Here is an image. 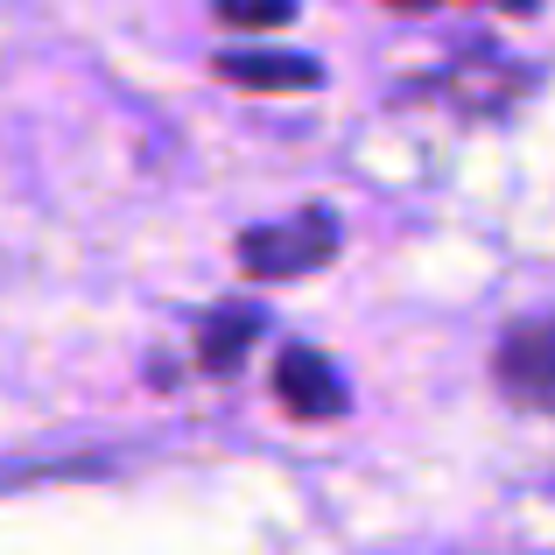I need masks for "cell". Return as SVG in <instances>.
<instances>
[{
    "mask_svg": "<svg viewBox=\"0 0 555 555\" xmlns=\"http://www.w3.org/2000/svg\"><path fill=\"white\" fill-rule=\"evenodd\" d=\"M338 218L324 211V204H302L288 225H254L240 240V260H246V274H274V282H296V274H310V268H324L331 254H338Z\"/></svg>",
    "mask_w": 555,
    "mask_h": 555,
    "instance_id": "obj_1",
    "label": "cell"
},
{
    "mask_svg": "<svg viewBox=\"0 0 555 555\" xmlns=\"http://www.w3.org/2000/svg\"><path fill=\"white\" fill-rule=\"evenodd\" d=\"M274 393H282L288 415L302 422H324L345 408V387H338V366H331L324 352H310V345H288L282 359H274Z\"/></svg>",
    "mask_w": 555,
    "mask_h": 555,
    "instance_id": "obj_2",
    "label": "cell"
},
{
    "mask_svg": "<svg viewBox=\"0 0 555 555\" xmlns=\"http://www.w3.org/2000/svg\"><path fill=\"white\" fill-rule=\"evenodd\" d=\"M500 379L528 401H555V317H528L500 338Z\"/></svg>",
    "mask_w": 555,
    "mask_h": 555,
    "instance_id": "obj_3",
    "label": "cell"
},
{
    "mask_svg": "<svg viewBox=\"0 0 555 555\" xmlns=\"http://www.w3.org/2000/svg\"><path fill=\"white\" fill-rule=\"evenodd\" d=\"M218 70H225L232 85H254V92H274V85H317V78H324V70L310 64V56H274V50H268V56H246V50H232Z\"/></svg>",
    "mask_w": 555,
    "mask_h": 555,
    "instance_id": "obj_4",
    "label": "cell"
},
{
    "mask_svg": "<svg viewBox=\"0 0 555 555\" xmlns=\"http://www.w3.org/2000/svg\"><path fill=\"white\" fill-rule=\"evenodd\" d=\"M254 338H260V310H246V302L218 310L211 324H204V366H211V373H232Z\"/></svg>",
    "mask_w": 555,
    "mask_h": 555,
    "instance_id": "obj_5",
    "label": "cell"
},
{
    "mask_svg": "<svg viewBox=\"0 0 555 555\" xmlns=\"http://www.w3.org/2000/svg\"><path fill=\"white\" fill-rule=\"evenodd\" d=\"M218 22L225 28H282V22H296V0H218Z\"/></svg>",
    "mask_w": 555,
    "mask_h": 555,
    "instance_id": "obj_6",
    "label": "cell"
},
{
    "mask_svg": "<svg viewBox=\"0 0 555 555\" xmlns=\"http://www.w3.org/2000/svg\"><path fill=\"white\" fill-rule=\"evenodd\" d=\"M408 8H422V0H408ZM492 8H534V0H492Z\"/></svg>",
    "mask_w": 555,
    "mask_h": 555,
    "instance_id": "obj_7",
    "label": "cell"
}]
</instances>
